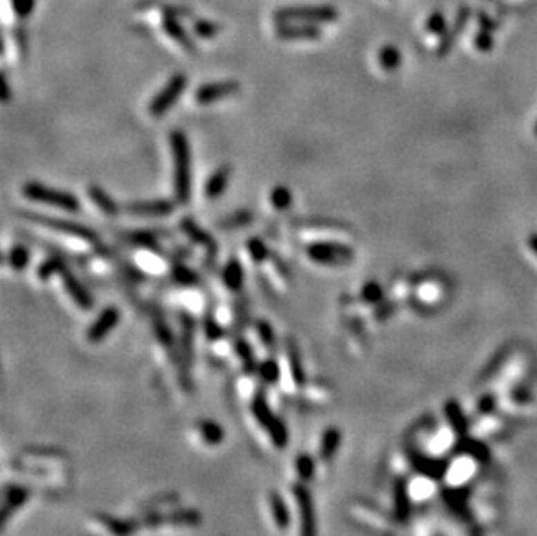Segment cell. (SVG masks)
Segmentation results:
<instances>
[{
	"instance_id": "44dd1931",
	"label": "cell",
	"mask_w": 537,
	"mask_h": 536,
	"mask_svg": "<svg viewBox=\"0 0 537 536\" xmlns=\"http://www.w3.org/2000/svg\"><path fill=\"white\" fill-rule=\"evenodd\" d=\"M287 359H289V366H291L292 378L295 379L298 385H302V382H304V373H302L301 361H299V350L298 347H295L294 340H291V338L287 340Z\"/></svg>"
},
{
	"instance_id": "5b68a950",
	"label": "cell",
	"mask_w": 537,
	"mask_h": 536,
	"mask_svg": "<svg viewBox=\"0 0 537 536\" xmlns=\"http://www.w3.org/2000/svg\"><path fill=\"white\" fill-rule=\"evenodd\" d=\"M186 86H188V77L181 72L174 73V75L167 80V84L158 91L157 96L149 101L148 105L149 115L155 118L164 117V115L174 107L176 101L179 100V96L185 93Z\"/></svg>"
},
{
	"instance_id": "9c48e42d",
	"label": "cell",
	"mask_w": 537,
	"mask_h": 536,
	"mask_svg": "<svg viewBox=\"0 0 537 536\" xmlns=\"http://www.w3.org/2000/svg\"><path fill=\"white\" fill-rule=\"evenodd\" d=\"M118 322H120V312L113 305H108L98 315L96 321L91 324V328L87 329V340L91 343H100V341H103L108 337V332H111L117 328Z\"/></svg>"
},
{
	"instance_id": "ac0fdd59",
	"label": "cell",
	"mask_w": 537,
	"mask_h": 536,
	"mask_svg": "<svg viewBox=\"0 0 537 536\" xmlns=\"http://www.w3.org/2000/svg\"><path fill=\"white\" fill-rule=\"evenodd\" d=\"M254 222V215L247 209H240V211H235L233 215L226 216L224 220L219 222V229L221 230H237V229H244V226L251 225Z\"/></svg>"
},
{
	"instance_id": "d6a6232c",
	"label": "cell",
	"mask_w": 537,
	"mask_h": 536,
	"mask_svg": "<svg viewBox=\"0 0 537 536\" xmlns=\"http://www.w3.org/2000/svg\"><path fill=\"white\" fill-rule=\"evenodd\" d=\"M155 331H157V334H158V338H161L162 343H165V345L172 343V334H171V329L167 328V324H164L162 321H155Z\"/></svg>"
},
{
	"instance_id": "30bf717a",
	"label": "cell",
	"mask_w": 537,
	"mask_h": 536,
	"mask_svg": "<svg viewBox=\"0 0 537 536\" xmlns=\"http://www.w3.org/2000/svg\"><path fill=\"white\" fill-rule=\"evenodd\" d=\"M275 35L282 40H317L322 37V30L315 23L285 21L278 23Z\"/></svg>"
},
{
	"instance_id": "8fae6325",
	"label": "cell",
	"mask_w": 537,
	"mask_h": 536,
	"mask_svg": "<svg viewBox=\"0 0 537 536\" xmlns=\"http://www.w3.org/2000/svg\"><path fill=\"white\" fill-rule=\"evenodd\" d=\"M61 280H63V286L66 289L68 296L73 300V303L80 308V310H91L94 307V300L91 296L89 291L86 289L82 283H80L77 277L71 274V270L68 267H64L60 274Z\"/></svg>"
},
{
	"instance_id": "277c9868",
	"label": "cell",
	"mask_w": 537,
	"mask_h": 536,
	"mask_svg": "<svg viewBox=\"0 0 537 536\" xmlns=\"http://www.w3.org/2000/svg\"><path fill=\"white\" fill-rule=\"evenodd\" d=\"M19 215H21L23 218L30 220V222L37 223V225L54 230V232L77 237V239L86 240V242L93 244V246H100V237H98V233L94 232L93 229H89V226H84L80 225V223H75V222H68V220L53 218V216H46V215H33V213H19Z\"/></svg>"
},
{
	"instance_id": "7c38bea8",
	"label": "cell",
	"mask_w": 537,
	"mask_h": 536,
	"mask_svg": "<svg viewBox=\"0 0 537 536\" xmlns=\"http://www.w3.org/2000/svg\"><path fill=\"white\" fill-rule=\"evenodd\" d=\"M162 30H164L165 35L171 37V39L174 40L178 46H181L185 51H188V53H197L195 42H193L190 33L186 32L185 26L181 25V21H179L176 16L164 15V18H162Z\"/></svg>"
},
{
	"instance_id": "5bb4252c",
	"label": "cell",
	"mask_w": 537,
	"mask_h": 536,
	"mask_svg": "<svg viewBox=\"0 0 537 536\" xmlns=\"http://www.w3.org/2000/svg\"><path fill=\"white\" fill-rule=\"evenodd\" d=\"M181 230L190 237V239L193 240V242L199 244V246H202V247H206V249L209 251L210 256L212 258L216 256L217 246H216V242H214L212 235H210L209 232H206V230H203L202 226L199 225V223L193 222L192 218H185V220H181Z\"/></svg>"
},
{
	"instance_id": "d4e9b609",
	"label": "cell",
	"mask_w": 537,
	"mask_h": 536,
	"mask_svg": "<svg viewBox=\"0 0 537 536\" xmlns=\"http://www.w3.org/2000/svg\"><path fill=\"white\" fill-rule=\"evenodd\" d=\"M247 251H249V256L253 258L256 263H263V261H266L268 258H270V249H268L266 242L261 240L260 237L249 239V242H247Z\"/></svg>"
},
{
	"instance_id": "1f68e13d",
	"label": "cell",
	"mask_w": 537,
	"mask_h": 536,
	"mask_svg": "<svg viewBox=\"0 0 537 536\" xmlns=\"http://www.w3.org/2000/svg\"><path fill=\"white\" fill-rule=\"evenodd\" d=\"M445 28V18L440 15V12H435V15L430 16V19H428V30L433 33H440L444 32Z\"/></svg>"
},
{
	"instance_id": "6da1fadb",
	"label": "cell",
	"mask_w": 537,
	"mask_h": 536,
	"mask_svg": "<svg viewBox=\"0 0 537 536\" xmlns=\"http://www.w3.org/2000/svg\"><path fill=\"white\" fill-rule=\"evenodd\" d=\"M171 150L174 162V195L179 204L185 206L192 197V154L185 132H171Z\"/></svg>"
},
{
	"instance_id": "3957f363",
	"label": "cell",
	"mask_w": 537,
	"mask_h": 536,
	"mask_svg": "<svg viewBox=\"0 0 537 536\" xmlns=\"http://www.w3.org/2000/svg\"><path fill=\"white\" fill-rule=\"evenodd\" d=\"M339 12L334 6H291L275 11V19L278 23L301 21V23H334Z\"/></svg>"
},
{
	"instance_id": "8992f818",
	"label": "cell",
	"mask_w": 537,
	"mask_h": 536,
	"mask_svg": "<svg viewBox=\"0 0 537 536\" xmlns=\"http://www.w3.org/2000/svg\"><path fill=\"white\" fill-rule=\"evenodd\" d=\"M306 254L318 265H345L352 261L353 249L339 242H313L306 247Z\"/></svg>"
},
{
	"instance_id": "ba28073f",
	"label": "cell",
	"mask_w": 537,
	"mask_h": 536,
	"mask_svg": "<svg viewBox=\"0 0 537 536\" xmlns=\"http://www.w3.org/2000/svg\"><path fill=\"white\" fill-rule=\"evenodd\" d=\"M240 91V84L235 80H219V82L202 84L195 91V101L199 105H212L223 98L233 96Z\"/></svg>"
},
{
	"instance_id": "7a4b0ae2",
	"label": "cell",
	"mask_w": 537,
	"mask_h": 536,
	"mask_svg": "<svg viewBox=\"0 0 537 536\" xmlns=\"http://www.w3.org/2000/svg\"><path fill=\"white\" fill-rule=\"evenodd\" d=\"M23 195H25L26 199L33 200V202L60 208L66 213L80 211V202L73 193L64 192V190L51 188V186L44 185V183L40 181H26L25 185H23Z\"/></svg>"
},
{
	"instance_id": "9a60e30c",
	"label": "cell",
	"mask_w": 537,
	"mask_h": 536,
	"mask_svg": "<svg viewBox=\"0 0 537 536\" xmlns=\"http://www.w3.org/2000/svg\"><path fill=\"white\" fill-rule=\"evenodd\" d=\"M221 279H223L224 286L228 287L233 293H239L244 286V267L237 258H232L223 267V272H221Z\"/></svg>"
},
{
	"instance_id": "f546056e",
	"label": "cell",
	"mask_w": 537,
	"mask_h": 536,
	"mask_svg": "<svg viewBox=\"0 0 537 536\" xmlns=\"http://www.w3.org/2000/svg\"><path fill=\"white\" fill-rule=\"evenodd\" d=\"M261 376H263V379H266V382L273 383L275 379L278 378V366L275 361H266L261 364Z\"/></svg>"
},
{
	"instance_id": "83f0119b",
	"label": "cell",
	"mask_w": 537,
	"mask_h": 536,
	"mask_svg": "<svg viewBox=\"0 0 537 536\" xmlns=\"http://www.w3.org/2000/svg\"><path fill=\"white\" fill-rule=\"evenodd\" d=\"M11 6L18 18H28L35 9V0H11Z\"/></svg>"
},
{
	"instance_id": "52a82bcc",
	"label": "cell",
	"mask_w": 537,
	"mask_h": 536,
	"mask_svg": "<svg viewBox=\"0 0 537 536\" xmlns=\"http://www.w3.org/2000/svg\"><path fill=\"white\" fill-rule=\"evenodd\" d=\"M124 213L131 216H141V218H162L174 213L176 206L172 200L158 199V200H134L124 204Z\"/></svg>"
},
{
	"instance_id": "f1b7e54d",
	"label": "cell",
	"mask_w": 537,
	"mask_h": 536,
	"mask_svg": "<svg viewBox=\"0 0 537 536\" xmlns=\"http://www.w3.org/2000/svg\"><path fill=\"white\" fill-rule=\"evenodd\" d=\"M362 298L367 303H376L381 300V287L376 283H369L362 289Z\"/></svg>"
},
{
	"instance_id": "e0dca14e",
	"label": "cell",
	"mask_w": 537,
	"mask_h": 536,
	"mask_svg": "<svg viewBox=\"0 0 537 536\" xmlns=\"http://www.w3.org/2000/svg\"><path fill=\"white\" fill-rule=\"evenodd\" d=\"M122 239L125 240L127 244L134 247H143V249H152L155 253L161 251V246H158L157 235L153 232H143V230H134V232H125L122 233Z\"/></svg>"
},
{
	"instance_id": "603a6c76",
	"label": "cell",
	"mask_w": 537,
	"mask_h": 536,
	"mask_svg": "<svg viewBox=\"0 0 537 536\" xmlns=\"http://www.w3.org/2000/svg\"><path fill=\"white\" fill-rule=\"evenodd\" d=\"M172 280H174L178 286H197L199 284V276H197L193 270H190L188 267H185L183 263H176L174 270H172Z\"/></svg>"
},
{
	"instance_id": "cb8c5ba5",
	"label": "cell",
	"mask_w": 537,
	"mask_h": 536,
	"mask_svg": "<svg viewBox=\"0 0 537 536\" xmlns=\"http://www.w3.org/2000/svg\"><path fill=\"white\" fill-rule=\"evenodd\" d=\"M221 26L217 23L209 21V19H195L193 21V33L200 39H214L216 35H219Z\"/></svg>"
},
{
	"instance_id": "ffe728a7",
	"label": "cell",
	"mask_w": 537,
	"mask_h": 536,
	"mask_svg": "<svg viewBox=\"0 0 537 536\" xmlns=\"http://www.w3.org/2000/svg\"><path fill=\"white\" fill-rule=\"evenodd\" d=\"M66 267L64 265V261L61 260L60 256H51L49 260H46L44 263L39 265V268H37V276H39L40 280H49L53 279L54 276H60L61 270Z\"/></svg>"
},
{
	"instance_id": "4fadbf2b",
	"label": "cell",
	"mask_w": 537,
	"mask_h": 536,
	"mask_svg": "<svg viewBox=\"0 0 537 536\" xmlns=\"http://www.w3.org/2000/svg\"><path fill=\"white\" fill-rule=\"evenodd\" d=\"M230 178H232V166H219L212 175L209 176L206 183V188H203V193L209 200H217L228 188V183H230Z\"/></svg>"
},
{
	"instance_id": "d6986e66",
	"label": "cell",
	"mask_w": 537,
	"mask_h": 536,
	"mask_svg": "<svg viewBox=\"0 0 537 536\" xmlns=\"http://www.w3.org/2000/svg\"><path fill=\"white\" fill-rule=\"evenodd\" d=\"M8 263H9V267L12 268V270H16V272H21V270H25V268L28 267V263H30L28 247L21 246V244H18V246H12L8 253Z\"/></svg>"
},
{
	"instance_id": "7402d4cb",
	"label": "cell",
	"mask_w": 537,
	"mask_h": 536,
	"mask_svg": "<svg viewBox=\"0 0 537 536\" xmlns=\"http://www.w3.org/2000/svg\"><path fill=\"white\" fill-rule=\"evenodd\" d=\"M271 206H273L277 211H285V209L291 208L292 204V192L285 185H278L271 190Z\"/></svg>"
},
{
	"instance_id": "4dcf8cb0",
	"label": "cell",
	"mask_w": 537,
	"mask_h": 536,
	"mask_svg": "<svg viewBox=\"0 0 537 536\" xmlns=\"http://www.w3.org/2000/svg\"><path fill=\"white\" fill-rule=\"evenodd\" d=\"M206 332L209 340H217V338H221V334H223V328L214 321L212 315H207L206 317Z\"/></svg>"
},
{
	"instance_id": "4316f807",
	"label": "cell",
	"mask_w": 537,
	"mask_h": 536,
	"mask_svg": "<svg viewBox=\"0 0 537 536\" xmlns=\"http://www.w3.org/2000/svg\"><path fill=\"white\" fill-rule=\"evenodd\" d=\"M256 329H257V334H260L261 341H263L266 347H273L275 345V332H273V328L270 325V322L268 321H257L256 324Z\"/></svg>"
},
{
	"instance_id": "836d02e7",
	"label": "cell",
	"mask_w": 537,
	"mask_h": 536,
	"mask_svg": "<svg viewBox=\"0 0 537 536\" xmlns=\"http://www.w3.org/2000/svg\"><path fill=\"white\" fill-rule=\"evenodd\" d=\"M2 101H9V84H8V79H2Z\"/></svg>"
},
{
	"instance_id": "2e32d148",
	"label": "cell",
	"mask_w": 537,
	"mask_h": 536,
	"mask_svg": "<svg viewBox=\"0 0 537 536\" xmlns=\"http://www.w3.org/2000/svg\"><path fill=\"white\" fill-rule=\"evenodd\" d=\"M87 192H89V197H91V200L94 202V206H98V208H100L107 216L115 218V216L120 213V206H118L117 202L111 199L110 193H108L107 190H103L101 186H98V185H91Z\"/></svg>"
},
{
	"instance_id": "484cf974",
	"label": "cell",
	"mask_w": 537,
	"mask_h": 536,
	"mask_svg": "<svg viewBox=\"0 0 537 536\" xmlns=\"http://www.w3.org/2000/svg\"><path fill=\"white\" fill-rule=\"evenodd\" d=\"M379 63H381V66H383V69H386V70L397 69V66H399V64H400V53H399V49H397V47H393V46L383 47V49H381V53H379Z\"/></svg>"
}]
</instances>
